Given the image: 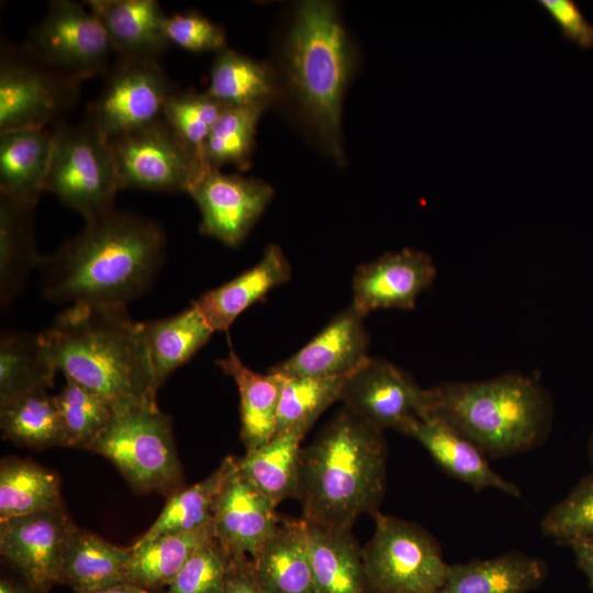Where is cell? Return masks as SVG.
<instances>
[{"mask_svg":"<svg viewBox=\"0 0 593 593\" xmlns=\"http://www.w3.org/2000/svg\"><path fill=\"white\" fill-rule=\"evenodd\" d=\"M99 18L118 58L157 59L170 45L163 12L156 0H88Z\"/></svg>","mask_w":593,"mask_h":593,"instance_id":"21","label":"cell"},{"mask_svg":"<svg viewBox=\"0 0 593 593\" xmlns=\"http://www.w3.org/2000/svg\"><path fill=\"white\" fill-rule=\"evenodd\" d=\"M339 401L372 427L404 435L428 411L427 389L381 358L369 357L348 376Z\"/></svg>","mask_w":593,"mask_h":593,"instance_id":"13","label":"cell"},{"mask_svg":"<svg viewBox=\"0 0 593 593\" xmlns=\"http://www.w3.org/2000/svg\"><path fill=\"white\" fill-rule=\"evenodd\" d=\"M119 189L189 192L209 167L161 118L110 139Z\"/></svg>","mask_w":593,"mask_h":593,"instance_id":"10","label":"cell"},{"mask_svg":"<svg viewBox=\"0 0 593 593\" xmlns=\"http://www.w3.org/2000/svg\"><path fill=\"white\" fill-rule=\"evenodd\" d=\"M568 546L572 549L577 564L585 574L593 591V537L572 541Z\"/></svg>","mask_w":593,"mask_h":593,"instance_id":"46","label":"cell"},{"mask_svg":"<svg viewBox=\"0 0 593 593\" xmlns=\"http://www.w3.org/2000/svg\"><path fill=\"white\" fill-rule=\"evenodd\" d=\"M90 593H155V592H150L148 590H145V589L132 585V584L123 583V584H119V585H115L105 590L90 592Z\"/></svg>","mask_w":593,"mask_h":593,"instance_id":"48","label":"cell"},{"mask_svg":"<svg viewBox=\"0 0 593 593\" xmlns=\"http://www.w3.org/2000/svg\"><path fill=\"white\" fill-rule=\"evenodd\" d=\"M0 593H44L41 592L26 582L21 583L2 578L0 581Z\"/></svg>","mask_w":593,"mask_h":593,"instance_id":"47","label":"cell"},{"mask_svg":"<svg viewBox=\"0 0 593 593\" xmlns=\"http://www.w3.org/2000/svg\"><path fill=\"white\" fill-rule=\"evenodd\" d=\"M89 450L110 460L136 492L171 494L180 489L183 474L171 421L156 402L113 407Z\"/></svg>","mask_w":593,"mask_h":593,"instance_id":"6","label":"cell"},{"mask_svg":"<svg viewBox=\"0 0 593 593\" xmlns=\"http://www.w3.org/2000/svg\"><path fill=\"white\" fill-rule=\"evenodd\" d=\"M72 523L64 507L0 519V552L32 588L61 583L63 552Z\"/></svg>","mask_w":593,"mask_h":593,"instance_id":"15","label":"cell"},{"mask_svg":"<svg viewBox=\"0 0 593 593\" xmlns=\"http://www.w3.org/2000/svg\"><path fill=\"white\" fill-rule=\"evenodd\" d=\"M544 536L569 545L593 537V475L582 478L569 494L542 517Z\"/></svg>","mask_w":593,"mask_h":593,"instance_id":"41","label":"cell"},{"mask_svg":"<svg viewBox=\"0 0 593 593\" xmlns=\"http://www.w3.org/2000/svg\"><path fill=\"white\" fill-rule=\"evenodd\" d=\"M34 55L83 81L105 75L115 53L99 18L86 5L54 0L24 44Z\"/></svg>","mask_w":593,"mask_h":593,"instance_id":"12","label":"cell"},{"mask_svg":"<svg viewBox=\"0 0 593 593\" xmlns=\"http://www.w3.org/2000/svg\"><path fill=\"white\" fill-rule=\"evenodd\" d=\"M292 268L281 247L268 245L259 261L226 283L192 302L214 332H225L250 305L291 278Z\"/></svg>","mask_w":593,"mask_h":593,"instance_id":"20","label":"cell"},{"mask_svg":"<svg viewBox=\"0 0 593 593\" xmlns=\"http://www.w3.org/2000/svg\"><path fill=\"white\" fill-rule=\"evenodd\" d=\"M55 399L68 447L90 449L108 425L113 405L70 378H66V384Z\"/></svg>","mask_w":593,"mask_h":593,"instance_id":"39","label":"cell"},{"mask_svg":"<svg viewBox=\"0 0 593 593\" xmlns=\"http://www.w3.org/2000/svg\"><path fill=\"white\" fill-rule=\"evenodd\" d=\"M250 560L257 579L269 593H317L303 518L280 517L273 534Z\"/></svg>","mask_w":593,"mask_h":593,"instance_id":"24","label":"cell"},{"mask_svg":"<svg viewBox=\"0 0 593 593\" xmlns=\"http://www.w3.org/2000/svg\"><path fill=\"white\" fill-rule=\"evenodd\" d=\"M82 81L34 55L5 45L0 58V132L46 128L77 102Z\"/></svg>","mask_w":593,"mask_h":593,"instance_id":"9","label":"cell"},{"mask_svg":"<svg viewBox=\"0 0 593 593\" xmlns=\"http://www.w3.org/2000/svg\"><path fill=\"white\" fill-rule=\"evenodd\" d=\"M4 438L29 448L68 447L55 395L30 392L0 404Z\"/></svg>","mask_w":593,"mask_h":593,"instance_id":"36","label":"cell"},{"mask_svg":"<svg viewBox=\"0 0 593 593\" xmlns=\"http://www.w3.org/2000/svg\"><path fill=\"white\" fill-rule=\"evenodd\" d=\"M547 574L544 560L514 550L449 564L446 581L435 593H528L541 586Z\"/></svg>","mask_w":593,"mask_h":593,"instance_id":"22","label":"cell"},{"mask_svg":"<svg viewBox=\"0 0 593 593\" xmlns=\"http://www.w3.org/2000/svg\"><path fill=\"white\" fill-rule=\"evenodd\" d=\"M365 316L349 305L295 354L268 372L283 378L346 376L368 358L369 336Z\"/></svg>","mask_w":593,"mask_h":593,"instance_id":"17","label":"cell"},{"mask_svg":"<svg viewBox=\"0 0 593 593\" xmlns=\"http://www.w3.org/2000/svg\"><path fill=\"white\" fill-rule=\"evenodd\" d=\"M541 8L558 25L562 35L583 49L593 47V24L572 0H542Z\"/></svg>","mask_w":593,"mask_h":593,"instance_id":"44","label":"cell"},{"mask_svg":"<svg viewBox=\"0 0 593 593\" xmlns=\"http://www.w3.org/2000/svg\"><path fill=\"white\" fill-rule=\"evenodd\" d=\"M159 224L125 211L90 221L42 259L43 293L57 303L125 305L154 282L165 260Z\"/></svg>","mask_w":593,"mask_h":593,"instance_id":"2","label":"cell"},{"mask_svg":"<svg viewBox=\"0 0 593 593\" xmlns=\"http://www.w3.org/2000/svg\"><path fill=\"white\" fill-rule=\"evenodd\" d=\"M215 539L213 522L193 530L133 545L125 583L150 592L167 588L187 561L203 545Z\"/></svg>","mask_w":593,"mask_h":593,"instance_id":"32","label":"cell"},{"mask_svg":"<svg viewBox=\"0 0 593 593\" xmlns=\"http://www.w3.org/2000/svg\"><path fill=\"white\" fill-rule=\"evenodd\" d=\"M356 66L357 52L337 4L298 2L281 33L273 67L296 124L339 165L345 163L343 102Z\"/></svg>","mask_w":593,"mask_h":593,"instance_id":"1","label":"cell"},{"mask_svg":"<svg viewBox=\"0 0 593 593\" xmlns=\"http://www.w3.org/2000/svg\"><path fill=\"white\" fill-rule=\"evenodd\" d=\"M276 508L237 467L216 502V542L228 558H253L278 527L280 517Z\"/></svg>","mask_w":593,"mask_h":593,"instance_id":"18","label":"cell"},{"mask_svg":"<svg viewBox=\"0 0 593 593\" xmlns=\"http://www.w3.org/2000/svg\"><path fill=\"white\" fill-rule=\"evenodd\" d=\"M142 327L157 389L176 369L188 362L214 333L193 304L175 315L142 322Z\"/></svg>","mask_w":593,"mask_h":593,"instance_id":"30","label":"cell"},{"mask_svg":"<svg viewBox=\"0 0 593 593\" xmlns=\"http://www.w3.org/2000/svg\"><path fill=\"white\" fill-rule=\"evenodd\" d=\"M57 370L113 407L156 402L142 322L125 305L75 303L40 333Z\"/></svg>","mask_w":593,"mask_h":593,"instance_id":"3","label":"cell"},{"mask_svg":"<svg viewBox=\"0 0 593 593\" xmlns=\"http://www.w3.org/2000/svg\"><path fill=\"white\" fill-rule=\"evenodd\" d=\"M53 131L45 192L90 221L111 211L119 189L110 141L88 120Z\"/></svg>","mask_w":593,"mask_h":593,"instance_id":"7","label":"cell"},{"mask_svg":"<svg viewBox=\"0 0 593 593\" xmlns=\"http://www.w3.org/2000/svg\"><path fill=\"white\" fill-rule=\"evenodd\" d=\"M63 507L58 475L38 463L7 457L0 463V519Z\"/></svg>","mask_w":593,"mask_h":593,"instance_id":"35","label":"cell"},{"mask_svg":"<svg viewBox=\"0 0 593 593\" xmlns=\"http://www.w3.org/2000/svg\"><path fill=\"white\" fill-rule=\"evenodd\" d=\"M589 451H590V456H591V459H592V462H593V434H592L591 439H590Z\"/></svg>","mask_w":593,"mask_h":593,"instance_id":"49","label":"cell"},{"mask_svg":"<svg viewBox=\"0 0 593 593\" xmlns=\"http://www.w3.org/2000/svg\"><path fill=\"white\" fill-rule=\"evenodd\" d=\"M436 267L429 255L403 248L361 264L353 277V301L365 317L376 310H412L418 295L429 288Z\"/></svg>","mask_w":593,"mask_h":593,"instance_id":"16","label":"cell"},{"mask_svg":"<svg viewBox=\"0 0 593 593\" xmlns=\"http://www.w3.org/2000/svg\"><path fill=\"white\" fill-rule=\"evenodd\" d=\"M200 213V232L237 247L258 222L273 197L261 179L206 169L188 192Z\"/></svg>","mask_w":593,"mask_h":593,"instance_id":"14","label":"cell"},{"mask_svg":"<svg viewBox=\"0 0 593 593\" xmlns=\"http://www.w3.org/2000/svg\"><path fill=\"white\" fill-rule=\"evenodd\" d=\"M224 107L206 91L175 90L165 103L161 118L204 163L206 139Z\"/></svg>","mask_w":593,"mask_h":593,"instance_id":"40","label":"cell"},{"mask_svg":"<svg viewBox=\"0 0 593 593\" xmlns=\"http://www.w3.org/2000/svg\"><path fill=\"white\" fill-rule=\"evenodd\" d=\"M205 91L225 107L268 110L282 101L281 82L273 65L228 46L216 53Z\"/></svg>","mask_w":593,"mask_h":593,"instance_id":"27","label":"cell"},{"mask_svg":"<svg viewBox=\"0 0 593 593\" xmlns=\"http://www.w3.org/2000/svg\"><path fill=\"white\" fill-rule=\"evenodd\" d=\"M35 205L0 195V303L8 306L23 291L43 257L34 239Z\"/></svg>","mask_w":593,"mask_h":593,"instance_id":"31","label":"cell"},{"mask_svg":"<svg viewBox=\"0 0 593 593\" xmlns=\"http://www.w3.org/2000/svg\"><path fill=\"white\" fill-rule=\"evenodd\" d=\"M131 547L114 545L72 524L63 552L61 583L90 593L125 583Z\"/></svg>","mask_w":593,"mask_h":593,"instance_id":"26","label":"cell"},{"mask_svg":"<svg viewBox=\"0 0 593 593\" xmlns=\"http://www.w3.org/2000/svg\"><path fill=\"white\" fill-rule=\"evenodd\" d=\"M53 131L20 128L0 132V192L12 201L36 205L45 192Z\"/></svg>","mask_w":593,"mask_h":593,"instance_id":"23","label":"cell"},{"mask_svg":"<svg viewBox=\"0 0 593 593\" xmlns=\"http://www.w3.org/2000/svg\"><path fill=\"white\" fill-rule=\"evenodd\" d=\"M385 484L383 432L345 407L302 449L298 499L309 523L351 529L362 514L378 512Z\"/></svg>","mask_w":593,"mask_h":593,"instance_id":"4","label":"cell"},{"mask_svg":"<svg viewBox=\"0 0 593 593\" xmlns=\"http://www.w3.org/2000/svg\"><path fill=\"white\" fill-rule=\"evenodd\" d=\"M237 467L238 458L228 456L205 479L169 494L156 521L134 545L193 530L213 522L219 495Z\"/></svg>","mask_w":593,"mask_h":593,"instance_id":"33","label":"cell"},{"mask_svg":"<svg viewBox=\"0 0 593 593\" xmlns=\"http://www.w3.org/2000/svg\"><path fill=\"white\" fill-rule=\"evenodd\" d=\"M164 32L169 44L192 53L216 54L227 46L224 27L198 11L166 15Z\"/></svg>","mask_w":593,"mask_h":593,"instance_id":"43","label":"cell"},{"mask_svg":"<svg viewBox=\"0 0 593 593\" xmlns=\"http://www.w3.org/2000/svg\"><path fill=\"white\" fill-rule=\"evenodd\" d=\"M104 77L86 120L109 141L161 119L175 91L157 59L116 58Z\"/></svg>","mask_w":593,"mask_h":593,"instance_id":"11","label":"cell"},{"mask_svg":"<svg viewBox=\"0 0 593 593\" xmlns=\"http://www.w3.org/2000/svg\"><path fill=\"white\" fill-rule=\"evenodd\" d=\"M407 436L416 439L448 474L475 491L496 489L521 496L519 488L494 471L482 450L438 416L426 414Z\"/></svg>","mask_w":593,"mask_h":593,"instance_id":"19","label":"cell"},{"mask_svg":"<svg viewBox=\"0 0 593 593\" xmlns=\"http://www.w3.org/2000/svg\"><path fill=\"white\" fill-rule=\"evenodd\" d=\"M304 522L307 553L317 593H369L362 548L351 529Z\"/></svg>","mask_w":593,"mask_h":593,"instance_id":"25","label":"cell"},{"mask_svg":"<svg viewBox=\"0 0 593 593\" xmlns=\"http://www.w3.org/2000/svg\"><path fill=\"white\" fill-rule=\"evenodd\" d=\"M427 393V414L447 422L491 458L532 450L551 428V398L527 376L446 382Z\"/></svg>","mask_w":593,"mask_h":593,"instance_id":"5","label":"cell"},{"mask_svg":"<svg viewBox=\"0 0 593 593\" xmlns=\"http://www.w3.org/2000/svg\"><path fill=\"white\" fill-rule=\"evenodd\" d=\"M309 430L303 425L281 430L238 459L239 471L277 506L283 500L299 497L301 441Z\"/></svg>","mask_w":593,"mask_h":593,"instance_id":"28","label":"cell"},{"mask_svg":"<svg viewBox=\"0 0 593 593\" xmlns=\"http://www.w3.org/2000/svg\"><path fill=\"white\" fill-rule=\"evenodd\" d=\"M223 593H269L257 579L249 557L228 558Z\"/></svg>","mask_w":593,"mask_h":593,"instance_id":"45","label":"cell"},{"mask_svg":"<svg viewBox=\"0 0 593 593\" xmlns=\"http://www.w3.org/2000/svg\"><path fill=\"white\" fill-rule=\"evenodd\" d=\"M228 557L212 540L200 547L160 593H223Z\"/></svg>","mask_w":593,"mask_h":593,"instance_id":"42","label":"cell"},{"mask_svg":"<svg viewBox=\"0 0 593 593\" xmlns=\"http://www.w3.org/2000/svg\"><path fill=\"white\" fill-rule=\"evenodd\" d=\"M216 365L237 385L240 400V437L246 450L268 443L277 433L283 377L251 370L234 349L217 359Z\"/></svg>","mask_w":593,"mask_h":593,"instance_id":"29","label":"cell"},{"mask_svg":"<svg viewBox=\"0 0 593 593\" xmlns=\"http://www.w3.org/2000/svg\"><path fill=\"white\" fill-rule=\"evenodd\" d=\"M266 109L224 107L206 139L203 159L212 169L233 166L246 170L255 148L258 122Z\"/></svg>","mask_w":593,"mask_h":593,"instance_id":"37","label":"cell"},{"mask_svg":"<svg viewBox=\"0 0 593 593\" xmlns=\"http://www.w3.org/2000/svg\"><path fill=\"white\" fill-rule=\"evenodd\" d=\"M57 371L40 334L3 332L0 338V404L47 390Z\"/></svg>","mask_w":593,"mask_h":593,"instance_id":"34","label":"cell"},{"mask_svg":"<svg viewBox=\"0 0 593 593\" xmlns=\"http://www.w3.org/2000/svg\"><path fill=\"white\" fill-rule=\"evenodd\" d=\"M349 374L328 378H283L277 433L296 425L311 428L328 406L340 400Z\"/></svg>","mask_w":593,"mask_h":593,"instance_id":"38","label":"cell"},{"mask_svg":"<svg viewBox=\"0 0 593 593\" xmlns=\"http://www.w3.org/2000/svg\"><path fill=\"white\" fill-rule=\"evenodd\" d=\"M374 532L362 547L369 593H435L449 564L422 526L376 512Z\"/></svg>","mask_w":593,"mask_h":593,"instance_id":"8","label":"cell"}]
</instances>
